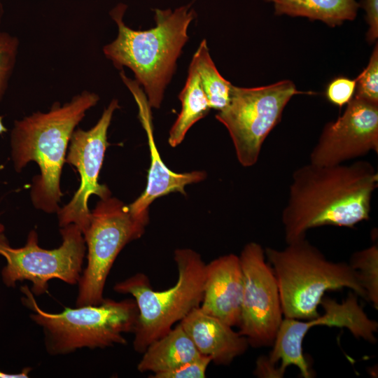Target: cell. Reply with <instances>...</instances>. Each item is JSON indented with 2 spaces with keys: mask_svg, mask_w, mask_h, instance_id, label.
Instances as JSON below:
<instances>
[{
  "mask_svg": "<svg viewBox=\"0 0 378 378\" xmlns=\"http://www.w3.org/2000/svg\"><path fill=\"white\" fill-rule=\"evenodd\" d=\"M358 297L355 293H349L342 302L323 297L320 304L323 309L322 315L303 321L284 317L267 356L269 360L275 365L280 361L279 369L283 375L288 366L294 365L302 377H312L309 363L303 354L302 343L308 331L321 325L346 328L355 337L376 343L378 323L368 316L359 304Z\"/></svg>",
  "mask_w": 378,
  "mask_h": 378,
  "instance_id": "cell-11",
  "label": "cell"
},
{
  "mask_svg": "<svg viewBox=\"0 0 378 378\" xmlns=\"http://www.w3.org/2000/svg\"><path fill=\"white\" fill-rule=\"evenodd\" d=\"M239 257L243 293L238 332L249 346H272L284 316L275 275L259 244L248 243Z\"/></svg>",
  "mask_w": 378,
  "mask_h": 378,
  "instance_id": "cell-10",
  "label": "cell"
},
{
  "mask_svg": "<svg viewBox=\"0 0 378 378\" xmlns=\"http://www.w3.org/2000/svg\"><path fill=\"white\" fill-rule=\"evenodd\" d=\"M181 111L172 125L168 142L172 147L180 144L188 130L206 116L211 109L202 88L195 65L190 62L185 85L179 94Z\"/></svg>",
  "mask_w": 378,
  "mask_h": 378,
  "instance_id": "cell-19",
  "label": "cell"
},
{
  "mask_svg": "<svg viewBox=\"0 0 378 378\" xmlns=\"http://www.w3.org/2000/svg\"><path fill=\"white\" fill-rule=\"evenodd\" d=\"M301 93L290 80L251 88L232 85L227 105L216 118L227 129L242 166L257 162L262 146L280 122L286 105L293 95Z\"/></svg>",
  "mask_w": 378,
  "mask_h": 378,
  "instance_id": "cell-9",
  "label": "cell"
},
{
  "mask_svg": "<svg viewBox=\"0 0 378 378\" xmlns=\"http://www.w3.org/2000/svg\"><path fill=\"white\" fill-rule=\"evenodd\" d=\"M31 371V368H25L18 373H7L0 370V378H27Z\"/></svg>",
  "mask_w": 378,
  "mask_h": 378,
  "instance_id": "cell-28",
  "label": "cell"
},
{
  "mask_svg": "<svg viewBox=\"0 0 378 378\" xmlns=\"http://www.w3.org/2000/svg\"><path fill=\"white\" fill-rule=\"evenodd\" d=\"M120 76L138 104L139 118L146 132L150 157L146 189L128 206L131 214L135 217L149 220L148 206L154 200L174 192L186 195V186L203 181L206 174L204 172L200 171L176 173L164 164L154 141L150 106L146 94L140 89L136 81L131 80L123 74Z\"/></svg>",
  "mask_w": 378,
  "mask_h": 378,
  "instance_id": "cell-14",
  "label": "cell"
},
{
  "mask_svg": "<svg viewBox=\"0 0 378 378\" xmlns=\"http://www.w3.org/2000/svg\"><path fill=\"white\" fill-rule=\"evenodd\" d=\"M243 273L239 257L230 253L206 263L201 309L232 327L240 323Z\"/></svg>",
  "mask_w": 378,
  "mask_h": 378,
  "instance_id": "cell-15",
  "label": "cell"
},
{
  "mask_svg": "<svg viewBox=\"0 0 378 378\" xmlns=\"http://www.w3.org/2000/svg\"><path fill=\"white\" fill-rule=\"evenodd\" d=\"M119 108L118 99H112L94 127L88 130H75L71 135L66 162L77 169L80 183L71 200L57 212L60 227L73 223L84 234L90 222V196L95 195L101 200L111 197L108 188L98 180L108 146V129L114 111Z\"/></svg>",
  "mask_w": 378,
  "mask_h": 378,
  "instance_id": "cell-12",
  "label": "cell"
},
{
  "mask_svg": "<svg viewBox=\"0 0 378 378\" xmlns=\"http://www.w3.org/2000/svg\"><path fill=\"white\" fill-rule=\"evenodd\" d=\"M174 259L178 279L167 290H153L148 277L140 272L113 287L116 293L132 295L137 304L139 314L133 331V348L137 353L143 354L202 301L206 263L200 254L190 248H178Z\"/></svg>",
  "mask_w": 378,
  "mask_h": 378,
  "instance_id": "cell-6",
  "label": "cell"
},
{
  "mask_svg": "<svg viewBox=\"0 0 378 378\" xmlns=\"http://www.w3.org/2000/svg\"><path fill=\"white\" fill-rule=\"evenodd\" d=\"M272 3L276 15L305 17L330 27L355 19L360 4L356 0H265Z\"/></svg>",
  "mask_w": 378,
  "mask_h": 378,
  "instance_id": "cell-18",
  "label": "cell"
},
{
  "mask_svg": "<svg viewBox=\"0 0 378 378\" xmlns=\"http://www.w3.org/2000/svg\"><path fill=\"white\" fill-rule=\"evenodd\" d=\"M99 100L98 94L84 90L63 104H52L47 112H35L15 120L10 132L11 159L17 172L30 161L40 168L31 188L34 206L46 213L59 209L62 168L68 144L86 112Z\"/></svg>",
  "mask_w": 378,
  "mask_h": 378,
  "instance_id": "cell-2",
  "label": "cell"
},
{
  "mask_svg": "<svg viewBox=\"0 0 378 378\" xmlns=\"http://www.w3.org/2000/svg\"><path fill=\"white\" fill-rule=\"evenodd\" d=\"M378 153V104L355 97L344 113L326 125L310 153V163L330 166Z\"/></svg>",
  "mask_w": 378,
  "mask_h": 378,
  "instance_id": "cell-13",
  "label": "cell"
},
{
  "mask_svg": "<svg viewBox=\"0 0 378 378\" xmlns=\"http://www.w3.org/2000/svg\"><path fill=\"white\" fill-rule=\"evenodd\" d=\"M253 373L258 377L279 378L284 377L279 367H276V365L272 363L269 360L267 356H262L257 359Z\"/></svg>",
  "mask_w": 378,
  "mask_h": 378,
  "instance_id": "cell-27",
  "label": "cell"
},
{
  "mask_svg": "<svg viewBox=\"0 0 378 378\" xmlns=\"http://www.w3.org/2000/svg\"><path fill=\"white\" fill-rule=\"evenodd\" d=\"M191 62L195 66L211 108L218 111L223 110L230 101L232 85L217 70L210 57L206 40L200 43Z\"/></svg>",
  "mask_w": 378,
  "mask_h": 378,
  "instance_id": "cell-20",
  "label": "cell"
},
{
  "mask_svg": "<svg viewBox=\"0 0 378 378\" xmlns=\"http://www.w3.org/2000/svg\"><path fill=\"white\" fill-rule=\"evenodd\" d=\"M61 246L48 250L38 244V234L31 230L25 245L13 248L4 233H0V255L6 260L1 275L4 285L15 287L24 280L32 284L31 291L39 296L48 292V281L57 279L78 284L85 255V241L80 229L75 224L61 227Z\"/></svg>",
  "mask_w": 378,
  "mask_h": 378,
  "instance_id": "cell-8",
  "label": "cell"
},
{
  "mask_svg": "<svg viewBox=\"0 0 378 378\" xmlns=\"http://www.w3.org/2000/svg\"><path fill=\"white\" fill-rule=\"evenodd\" d=\"M4 225L0 222V233H4Z\"/></svg>",
  "mask_w": 378,
  "mask_h": 378,
  "instance_id": "cell-30",
  "label": "cell"
},
{
  "mask_svg": "<svg viewBox=\"0 0 378 378\" xmlns=\"http://www.w3.org/2000/svg\"><path fill=\"white\" fill-rule=\"evenodd\" d=\"M355 97L378 104V48L377 43L367 67L356 78Z\"/></svg>",
  "mask_w": 378,
  "mask_h": 378,
  "instance_id": "cell-23",
  "label": "cell"
},
{
  "mask_svg": "<svg viewBox=\"0 0 378 378\" xmlns=\"http://www.w3.org/2000/svg\"><path fill=\"white\" fill-rule=\"evenodd\" d=\"M377 186L378 173L365 160L330 166L309 162L298 168L281 215L286 243L305 238L312 228H353L368 220Z\"/></svg>",
  "mask_w": 378,
  "mask_h": 378,
  "instance_id": "cell-1",
  "label": "cell"
},
{
  "mask_svg": "<svg viewBox=\"0 0 378 378\" xmlns=\"http://www.w3.org/2000/svg\"><path fill=\"white\" fill-rule=\"evenodd\" d=\"M3 118H4V116L0 115V134H2L7 132V129L3 122Z\"/></svg>",
  "mask_w": 378,
  "mask_h": 378,
  "instance_id": "cell-29",
  "label": "cell"
},
{
  "mask_svg": "<svg viewBox=\"0 0 378 378\" xmlns=\"http://www.w3.org/2000/svg\"><path fill=\"white\" fill-rule=\"evenodd\" d=\"M127 10L120 3L110 12L118 27L116 38L104 46L103 52L118 69L127 66L143 85L150 107L159 108L164 90L176 66V60L188 39V28L195 17L190 4L172 9L155 8V26L148 30L127 27Z\"/></svg>",
  "mask_w": 378,
  "mask_h": 378,
  "instance_id": "cell-3",
  "label": "cell"
},
{
  "mask_svg": "<svg viewBox=\"0 0 378 378\" xmlns=\"http://www.w3.org/2000/svg\"><path fill=\"white\" fill-rule=\"evenodd\" d=\"M20 41L10 33L0 30V102L8 88L18 55Z\"/></svg>",
  "mask_w": 378,
  "mask_h": 378,
  "instance_id": "cell-22",
  "label": "cell"
},
{
  "mask_svg": "<svg viewBox=\"0 0 378 378\" xmlns=\"http://www.w3.org/2000/svg\"><path fill=\"white\" fill-rule=\"evenodd\" d=\"M211 359L201 355L198 358L186 363L169 371L153 374V378H204Z\"/></svg>",
  "mask_w": 378,
  "mask_h": 378,
  "instance_id": "cell-24",
  "label": "cell"
},
{
  "mask_svg": "<svg viewBox=\"0 0 378 378\" xmlns=\"http://www.w3.org/2000/svg\"><path fill=\"white\" fill-rule=\"evenodd\" d=\"M202 354L178 323L168 332L150 343L137 365L140 372H166L190 362Z\"/></svg>",
  "mask_w": 378,
  "mask_h": 378,
  "instance_id": "cell-17",
  "label": "cell"
},
{
  "mask_svg": "<svg viewBox=\"0 0 378 378\" xmlns=\"http://www.w3.org/2000/svg\"><path fill=\"white\" fill-rule=\"evenodd\" d=\"M356 85V79L344 76L335 78L326 88V97L332 104L342 107L352 99Z\"/></svg>",
  "mask_w": 378,
  "mask_h": 378,
  "instance_id": "cell-25",
  "label": "cell"
},
{
  "mask_svg": "<svg viewBox=\"0 0 378 378\" xmlns=\"http://www.w3.org/2000/svg\"><path fill=\"white\" fill-rule=\"evenodd\" d=\"M179 323L199 352L218 365H230L249 346L244 335L200 307L193 309Z\"/></svg>",
  "mask_w": 378,
  "mask_h": 378,
  "instance_id": "cell-16",
  "label": "cell"
},
{
  "mask_svg": "<svg viewBox=\"0 0 378 378\" xmlns=\"http://www.w3.org/2000/svg\"><path fill=\"white\" fill-rule=\"evenodd\" d=\"M363 7L369 25L367 38L370 43H372L378 36V0H364Z\"/></svg>",
  "mask_w": 378,
  "mask_h": 378,
  "instance_id": "cell-26",
  "label": "cell"
},
{
  "mask_svg": "<svg viewBox=\"0 0 378 378\" xmlns=\"http://www.w3.org/2000/svg\"><path fill=\"white\" fill-rule=\"evenodd\" d=\"M148 220L133 216L129 206L115 197L98 202L83 234L88 263L78 283L76 307L102 302L106 279L118 253L129 242L141 237Z\"/></svg>",
  "mask_w": 378,
  "mask_h": 378,
  "instance_id": "cell-7",
  "label": "cell"
},
{
  "mask_svg": "<svg viewBox=\"0 0 378 378\" xmlns=\"http://www.w3.org/2000/svg\"><path fill=\"white\" fill-rule=\"evenodd\" d=\"M265 253L276 279L285 318L318 316V306L329 290L349 288L368 301L356 271L345 262L328 260L306 237L281 250L267 247Z\"/></svg>",
  "mask_w": 378,
  "mask_h": 378,
  "instance_id": "cell-4",
  "label": "cell"
},
{
  "mask_svg": "<svg viewBox=\"0 0 378 378\" xmlns=\"http://www.w3.org/2000/svg\"><path fill=\"white\" fill-rule=\"evenodd\" d=\"M349 264L356 271L365 289L368 302L378 309V246L370 247L354 253Z\"/></svg>",
  "mask_w": 378,
  "mask_h": 378,
  "instance_id": "cell-21",
  "label": "cell"
},
{
  "mask_svg": "<svg viewBox=\"0 0 378 378\" xmlns=\"http://www.w3.org/2000/svg\"><path fill=\"white\" fill-rule=\"evenodd\" d=\"M22 304L31 310L30 318L44 334L46 351L64 355L82 349H104L126 344L123 335L133 332L139 310L134 299L115 301L104 298L98 305L64 307L57 314L39 307L27 286L20 288Z\"/></svg>",
  "mask_w": 378,
  "mask_h": 378,
  "instance_id": "cell-5",
  "label": "cell"
}]
</instances>
